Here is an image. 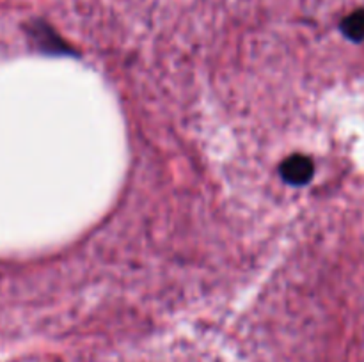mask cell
Listing matches in <instances>:
<instances>
[{"label": "cell", "mask_w": 364, "mask_h": 362, "mask_svg": "<svg viewBox=\"0 0 364 362\" xmlns=\"http://www.w3.org/2000/svg\"><path fill=\"white\" fill-rule=\"evenodd\" d=\"M315 172V167H313L311 158L304 155H294L290 158H287L281 165V176L287 183L290 185H306L313 177Z\"/></svg>", "instance_id": "6da1fadb"}, {"label": "cell", "mask_w": 364, "mask_h": 362, "mask_svg": "<svg viewBox=\"0 0 364 362\" xmlns=\"http://www.w3.org/2000/svg\"><path fill=\"white\" fill-rule=\"evenodd\" d=\"M341 31L352 41H363L364 39V9L354 11L348 14L341 23Z\"/></svg>", "instance_id": "7a4b0ae2"}]
</instances>
